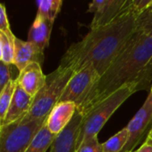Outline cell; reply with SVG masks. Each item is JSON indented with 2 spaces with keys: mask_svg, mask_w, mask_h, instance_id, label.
Returning <instances> with one entry per match:
<instances>
[{
  "mask_svg": "<svg viewBox=\"0 0 152 152\" xmlns=\"http://www.w3.org/2000/svg\"><path fill=\"white\" fill-rule=\"evenodd\" d=\"M152 80V37L139 31L130 38L118 56L91 87L77 111L83 116L95 106L128 85L150 90Z\"/></svg>",
  "mask_w": 152,
  "mask_h": 152,
  "instance_id": "1",
  "label": "cell"
},
{
  "mask_svg": "<svg viewBox=\"0 0 152 152\" xmlns=\"http://www.w3.org/2000/svg\"><path fill=\"white\" fill-rule=\"evenodd\" d=\"M137 19L131 13L106 26L90 29L80 41L69 47L60 66L77 72L91 65L102 76L137 31Z\"/></svg>",
  "mask_w": 152,
  "mask_h": 152,
  "instance_id": "2",
  "label": "cell"
},
{
  "mask_svg": "<svg viewBox=\"0 0 152 152\" xmlns=\"http://www.w3.org/2000/svg\"><path fill=\"white\" fill-rule=\"evenodd\" d=\"M74 74L71 69L59 66L54 71L46 75L45 86L34 97L28 113L20 121L47 118L53 108L60 102L65 87Z\"/></svg>",
  "mask_w": 152,
  "mask_h": 152,
  "instance_id": "3",
  "label": "cell"
},
{
  "mask_svg": "<svg viewBox=\"0 0 152 152\" xmlns=\"http://www.w3.org/2000/svg\"><path fill=\"white\" fill-rule=\"evenodd\" d=\"M137 85H128L102 101L95 106L88 114L84 116L77 138V147L86 138L98 135L99 132L114 114V112L134 93L140 91Z\"/></svg>",
  "mask_w": 152,
  "mask_h": 152,
  "instance_id": "4",
  "label": "cell"
},
{
  "mask_svg": "<svg viewBox=\"0 0 152 152\" xmlns=\"http://www.w3.org/2000/svg\"><path fill=\"white\" fill-rule=\"evenodd\" d=\"M46 118L0 126V152H26Z\"/></svg>",
  "mask_w": 152,
  "mask_h": 152,
  "instance_id": "5",
  "label": "cell"
},
{
  "mask_svg": "<svg viewBox=\"0 0 152 152\" xmlns=\"http://www.w3.org/2000/svg\"><path fill=\"white\" fill-rule=\"evenodd\" d=\"M87 12L94 13L90 29L106 26L121 17L134 13L132 0H94L89 4Z\"/></svg>",
  "mask_w": 152,
  "mask_h": 152,
  "instance_id": "6",
  "label": "cell"
},
{
  "mask_svg": "<svg viewBox=\"0 0 152 152\" xmlns=\"http://www.w3.org/2000/svg\"><path fill=\"white\" fill-rule=\"evenodd\" d=\"M100 77L101 76L97 70L91 65H88L77 72H75L65 87L60 102H74L77 108Z\"/></svg>",
  "mask_w": 152,
  "mask_h": 152,
  "instance_id": "7",
  "label": "cell"
},
{
  "mask_svg": "<svg viewBox=\"0 0 152 152\" xmlns=\"http://www.w3.org/2000/svg\"><path fill=\"white\" fill-rule=\"evenodd\" d=\"M129 132L128 142L122 152L134 151V149L142 142L144 135H149L152 129V96L149 94L142 108L126 126Z\"/></svg>",
  "mask_w": 152,
  "mask_h": 152,
  "instance_id": "8",
  "label": "cell"
},
{
  "mask_svg": "<svg viewBox=\"0 0 152 152\" xmlns=\"http://www.w3.org/2000/svg\"><path fill=\"white\" fill-rule=\"evenodd\" d=\"M83 118L84 116L77 110L68 126L53 141L50 152H76Z\"/></svg>",
  "mask_w": 152,
  "mask_h": 152,
  "instance_id": "9",
  "label": "cell"
},
{
  "mask_svg": "<svg viewBox=\"0 0 152 152\" xmlns=\"http://www.w3.org/2000/svg\"><path fill=\"white\" fill-rule=\"evenodd\" d=\"M77 110V105L71 102H58L49 113L45 125L54 135L60 134L70 123Z\"/></svg>",
  "mask_w": 152,
  "mask_h": 152,
  "instance_id": "10",
  "label": "cell"
},
{
  "mask_svg": "<svg viewBox=\"0 0 152 152\" xmlns=\"http://www.w3.org/2000/svg\"><path fill=\"white\" fill-rule=\"evenodd\" d=\"M18 85L30 96L36 94L43 88L46 81V76L43 73L41 64L31 63L19 72L16 78Z\"/></svg>",
  "mask_w": 152,
  "mask_h": 152,
  "instance_id": "11",
  "label": "cell"
},
{
  "mask_svg": "<svg viewBox=\"0 0 152 152\" xmlns=\"http://www.w3.org/2000/svg\"><path fill=\"white\" fill-rule=\"evenodd\" d=\"M33 101L34 97L27 94L17 83V87L12 100L4 120L0 122V126L21 120L28 113Z\"/></svg>",
  "mask_w": 152,
  "mask_h": 152,
  "instance_id": "12",
  "label": "cell"
},
{
  "mask_svg": "<svg viewBox=\"0 0 152 152\" xmlns=\"http://www.w3.org/2000/svg\"><path fill=\"white\" fill-rule=\"evenodd\" d=\"M44 51L36 45L27 41H23L18 37L15 38V56L13 65L18 69L19 72L31 63L43 64Z\"/></svg>",
  "mask_w": 152,
  "mask_h": 152,
  "instance_id": "13",
  "label": "cell"
},
{
  "mask_svg": "<svg viewBox=\"0 0 152 152\" xmlns=\"http://www.w3.org/2000/svg\"><path fill=\"white\" fill-rule=\"evenodd\" d=\"M53 22L37 14L28 34V41L36 45L42 51L49 46Z\"/></svg>",
  "mask_w": 152,
  "mask_h": 152,
  "instance_id": "14",
  "label": "cell"
},
{
  "mask_svg": "<svg viewBox=\"0 0 152 152\" xmlns=\"http://www.w3.org/2000/svg\"><path fill=\"white\" fill-rule=\"evenodd\" d=\"M15 38L13 33L0 31V60L7 65H13L15 56Z\"/></svg>",
  "mask_w": 152,
  "mask_h": 152,
  "instance_id": "15",
  "label": "cell"
},
{
  "mask_svg": "<svg viewBox=\"0 0 152 152\" xmlns=\"http://www.w3.org/2000/svg\"><path fill=\"white\" fill-rule=\"evenodd\" d=\"M56 137L57 135L52 134L45 123L36 137L33 139L26 152H45L49 148H51Z\"/></svg>",
  "mask_w": 152,
  "mask_h": 152,
  "instance_id": "16",
  "label": "cell"
},
{
  "mask_svg": "<svg viewBox=\"0 0 152 152\" xmlns=\"http://www.w3.org/2000/svg\"><path fill=\"white\" fill-rule=\"evenodd\" d=\"M62 4V0H37V14H39L54 22L57 15L61 12Z\"/></svg>",
  "mask_w": 152,
  "mask_h": 152,
  "instance_id": "17",
  "label": "cell"
},
{
  "mask_svg": "<svg viewBox=\"0 0 152 152\" xmlns=\"http://www.w3.org/2000/svg\"><path fill=\"white\" fill-rule=\"evenodd\" d=\"M129 139L126 126L102 143L103 152H122Z\"/></svg>",
  "mask_w": 152,
  "mask_h": 152,
  "instance_id": "18",
  "label": "cell"
},
{
  "mask_svg": "<svg viewBox=\"0 0 152 152\" xmlns=\"http://www.w3.org/2000/svg\"><path fill=\"white\" fill-rule=\"evenodd\" d=\"M17 87V80H11L5 87L0 92V122H2L6 115V112L9 109L11 102L12 100L13 94Z\"/></svg>",
  "mask_w": 152,
  "mask_h": 152,
  "instance_id": "19",
  "label": "cell"
},
{
  "mask_svg": "<svg viewBox=\"0 0 152 152\" xmlns=\"http://www.w3.org/2000/svg\"><path fill=\"white\" fill-rule=\"evenodd\" d=\"M137 31L152 37V10L141 14L137 19Z\"/></svg>",
  "mask_w": 152,
  "mask_h": 152,
  "instance_id": "20",
  "label": "cell"
},
{
  "mask_svg": "<svg viewBox=\"0 0 152 152\" xmlns=\"http://www.w3.org/2000/svg\"><path fill=\"white\" fill-rule=\"evenodd\" d=\"M76 152H103L102 143H100L98 135L84 140L77 147Z\"/></svg>",
  "mask_w": 152,
  "mask_h": 152,
  "instance_id": "21",
  "label": "cell"
},
{
  "mask_svg": "<svg viewBox=\"0 0 152 152\" xmlns=\"http://www.w3.org/2000/svg\"><path fill=\"white\" fill-rule=\"evenodd\" d=\"M11 66L4 62H0V92L5 87V86L13 78L11 75Z\"/></svg>",
  "mask_w": 152,
  "mask_h": 152,
  "instance_id": "22",
  "label": "cell"
},
{
  "mask_svg": "<svg viewBox=\"0 0 152 152\" xmlns=\"http://www.w3.org/2000/svg\"><path fill=\"white\" fill-rule=\"evenodd\" d=\"M0 31L4 33H8L12 31L4 4H0Z\"/></svg>",
  "mask_w": 152,
  "mask_h": 152,
  "instance_id": "23",
  "label": "cell"
},
{
  "mask_svg": "<svg viewBox=\"0 0 152 152\" xmlns=\"http://www.w3.org/2000/svg\"><path fill=\"white\" fill-rule=\"evenodd\" d=\"M134 152H152V143L149 141H146L136 151Z\"/></svg>",
  "mask_w": 152,
  "mask_h": 152,
  "instance_id": "24",
  "label": "cell"
},
{
  "mask_svg": "<svg viewBox=\"0 0 152 152\" xmlns=\"http://www.w3.org/2000/svg\"><path fill=\"white\" fill-rule=\"evenodd\" d=\"M146 141H152V129H151V131L150 132L149 135L147 136V139H146Z\"/></svg>",
  "mask_w": 152,
  "mask_h": 152,
  "instance_id": "25",
  "label": "cell"
},
{
  "mask_svg": "<svg viewBox=\"0 0 152 152\" xmlns=\"http://www.w3.org/2000/svg\"><path fill=\"white\" fill-rule=\"evenodd\" d=\"M150 94H151V96H152V86H151V91H150Z\"/></svg>",
  "mask_w": 152,
  "mask_h": 152,
  "instance_id": "26",
  "label": "cell"
},
{
  "mask_svg": "<svg viewBox=\"0 0 152 152\" xmlns=\"http://www.w3.org/2000/svg\"><path fill=\"white\" fill-rule=\"evenodd\" d=\"M149 142H151V143H152V141H149Z\"/></svg>",
  "mask_w": 152,
  "mask_h": 152,
  "instance_id": "27",
  "label": "cell"
},
{
  "mask_svg": "<svg viewBox=\"0 0 152 152\" xmlns=\"http://www.w3.org/2000/svg\"><path fill=\"white\" fill-rule=\"evenodd\" d=\"M130 152H134V151H130Z\"/></svg>",
  "mask_w": 152,
  "mask_h": 152,
  "instance_id": "28",
  "label": "cell"
},
{
  "mask_svg": "<svg viewBox=\"0 0 152 152\" xmlns=\"http://www.w3.org/2000/svg\"><path fill=\"white\" fill-rule=\"evenodd\" d=\"M151 10H152V7H151Z\"/></svg>",
  "mask_w": 152,
  "mask_h": 152,
  "instance_id": "29",
  "label": "cell"
}]
</instances>
